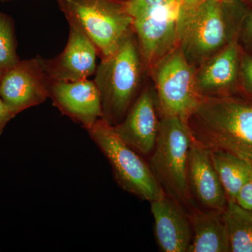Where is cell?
<instances>
[{
  "mask_svg": "<svg viewBox=\"0 0 252 252\" xmlns=\"http://www.w3.org/2000/svg\"><path fill=\"white\" fill-rule=\"evenodd\" d=\"M238 1L207 0L195 9L181 10L178 46L194 67L238 39L247 11L237 8Z\"/></svg>",
  "mask_w": 252,
  "mask_h": 252,
  "instance_id": "7a4b0ae2",
  "label": "cell"
},
{
  "mask_svg": "<svg viewBox=\"0 0 252 252\" xmlns=\"http://www.w3.org/2000/svg\"><path fill=\"white\" fill-rule=\"evenodd\" d=\"M17 46L14 20L0 12V69L6 70L19 62Z\"/></svg>",
  "mask_w": 252,
  "mask_h": 252,
  "instance_id": "d6986e66",
  "label": "cell"
},
{
  "mask_svg": "<svg viewBox=\"0 0 252 252\" xmlns=\"http://www.w3.org/2000/svg\"><path fill=\"white\" fill-rule=\"evenodd\" d=\"M206 1L207 0H181V4H182L181 10L182 11H186L195 9Z\"/></svg>",
  "mask_w": 252,
  "mask_h": 252,
  "instance_id": "d4e9b609",
  "label": "cell"
},
{
  "mask_svg": "<svg viewBox=\"0 0 252 252\" xmlns=\"http://www.w3.org/2000/svg\"><path fill=\"white\" fill-rule=\"evenodd\" d=\"M235 202L240 207L252 210V172L239 191Z\"/></svg>",
  "mask_w": 252,
  "mask_h": 252,
  "instance_id": "603a6c76",
  "label": "cell"
},
{
  "mask_svg": "<svg viewBox=\"0 0 252 252\" xmlns=\"http://www.w3.org/2000/svg\"><path fill=\"white\" fill-rule=\"evenodd\" d=\"M243 53L238 38L197 68L195 81L200 97H221L235 94L240 88Z\"/></svg>",
  "mask_w": 252,
  "mask_h": 252,
  "instance_id": "7c38bea8",
  "label": "cell"
},
{
  "mask_svg": "<svg viewBox=\"0 0 252 252\" xmlns=\"http://www.w3.org/2000/svg\"><path fill=\"white\" fill-rule=\"evenodd\" d=\"M113 127L119 137L137 153L142 157L151 155L158 135L160 114L150 77L124 119Z\"/></svg>",
  "mask_w": 252,
  "mask_h": 252,
  "instance_id": "9c48e42d",
  "label": "cell"
},
{
  "mask_svg": "<svg viewBox=\"0 0 252 252\" xmlns=\"http://www.w3.org/2000/svg\"><path fill=\"white\" fill-rule=\"evenodd\" d=\"M37 56L47 77L62 82L89 79L95 73L99 57L92 41L74 25H69L67 43L61 54L51 59Z\"/></svg>",
  "mask_w": 252,
  "mask_h": 252,
  "instance_id": "8fae6325",
  "label": "cell"
},
{
  "mask_svg": "<svg viewBox=\"0 0 252 252\" xmlns=\"http://www.w3.org/2000/svg\"><path fill=\"white\" fill-rule=\"evenodd\" d=\"M49 78L39 58L20 61L3 72L0 80V97L14 115L39 105L49 97Z\"/></svg>",
  "mask_w": 252,
  "mask_h": 252,
  "instance_id": "30bf717a",
  "label": "cell"
},
{
  "mask_svg": "<svg viewBox=\"0 0 252 252\" xmlns=\"http://www.w3.org/2000/svg\"><path fill=\"white\" fill-rule=\"evenodd\" d=\"M150 203L159 250L162 252H188L192 239L189 212L167 195Z\"/></svg>",
  "mask_w": 252,
  "mask_h": 252,
  "instance_id": "9a60e30c",
  "label": "cell"
},
{
  "mask_svg": "<svg viewBox=\"0 0 252 252\" xmlns=\"http://www.w3.org/2000/svg\"><path fill=\"white\" fill-rule=\"evenodd\" d=\"M196 68L179 46L164 56L147 74L153 83L160 117H177L187 122L201 97L197 90Z\"/></svg>",
  "mask_w": 252,
  "mask_h": 252,
  "instance_id": "52a82bcc",
  "label": "cell"
},
{
  "mask_svg": "<svg viewBox=\"0 0 252 252\" xmlns=\"http://www.w3.org/2000/svg\"><path fill=\"white\" fill-rule=\"evenodd\" d=\"M49 94L60 112L86 130L102 119L100 94L94 81L62 82L49 79Z\"/></svg>",
  "mask_w": 252,
  "mask_h": 252,
  "instance_id": "4fadbf2b",
  "label": "cell"
},
{
  "mask_svg": "<svg viewBox=\"0 0 252 252\" xmlns=\"http://www.w3.org/2000/svg\"><path fill=\"white\" fill-rule=\"evenodd\" d=\"M240 89L252 96V55L245 51L241 61Z\"/></svg>",
  "mask_w": 252,
  "mask_h": 252,
  "instance_id": "ffe728a7",
  "label": "cell"
},
{
  "mask_svg": "<svg viewBox=\"0 0 252 252\" xmlns=\"http://www.w3.org/2000/svg\"><path fill=\"white\" fill-rule=\"evenodd\" d=\"M188 182L198 209L223 212L228 198L212 163L210 150L193 139L189 152Z\"/></svg>",
  "mask_w": 252,
  "mask_h": 252,
  "instance_id": "5bb4252c",
  "label": "cell"
},
{
  "mask_svg": "<svg viewBox=\"0 0 252 252\" xmlns=\"http://www.w3.org/2000/svg\"><path fill=\"white\" fill-rule=\"evenodd\" d=\"M181 9V0H167L134 18L132 28L147 73L178 46Z\"/></svg>",
  "mask_w": 252,
  "mask_h": 252,
  "instance_id": "ba28073f",
  "label": "cell"
},
{
  "mask_svg": "<svg viewBox=\"0 0 252 252\" xmlns=\"http://www.w3.org/2000/svg\"><path fill=\"white\" fill-rule=\"evenodd\" d=\"M219 1H223L225 3L234 2V1H238V0H219ZM241 1V0H240Z\"/></svg>",
  "mask_w": 252,
  "mask_h": 252,
  "instance_id": "484cf974",
  "label": "cell"
},
{
  "mask_svg": "<svg viewBox=\"0 0 252 252\" xmlns=\"http://www.w3.org/2000/svg\"><path fill=\"white\" fill-rule=\"evenodd\" d=\"M166 1L167 0H128L129 10L134 19Z\"/></svg>",
  "mask_w": 252,
  "mask_h": 252,
  "instance_id": "44dd1931",
  "label": "cell"
},
{
  "mask_svg": "<svg viewBox=\"0 0 252 252\" xmlns=\"http://www.w3.org/2000/svg\"><path fill=\"white\" fill-rule=\"evenodd\" d=\"M16 117L11 109L0 97V135L3 133L8 123Z\"/></svg>",
  "mask_w": 252,
  "mask_h": 252,
  "instance_id": "cb8c5ba5",
  "label": "cell"
},
{
  "mask_svg": "<svg viewBox=\"0 0 252 252\" xmlns=\"http://www.w3.org/2000/svg\"><path fill=\"white\" fill-rule=\"evenodd\" d=\"M191 141L186 121L177 117H160L157 143L148 162L165 195L180 203L189 214L198 208L188 182Z\"/></svg>",
  "mask_w": 252,
  "mask_h": 252,
  "instance_id": "277c9868",
  "label": "cell"
},
{
  "mask_svg": "<svg viewBox=\"0 0 252 252\" xmlns=\"http://www.w3.org/2000/svg\"><path fill=\"white\" fill-rule=\"evenodd\" d=\"M224 220L233 252H252V210L228 200L223 210Z\"/></svg>",
  "mask_w": 252,
  "mask_h": 252,
  "instance_id": "ac0fdd59",
  "label": "cell"
},
{
  "mask_svg": "<svg viewBox=\"0 0 252 252\" xmlns=\"http://www.w3.org/2000/svg\"><path fill=\"white\" fill-rule=\"evenodd\" d=\"M241 1H246V2H248L249 4L252 6V0H241Z\"/></svg>",
  "mask_w": 252,
  "mask_h": 252,
  "instance_id": "4316f807",
  "label": "cell"
},
{
  "mask_svg": "<svg viewBox=\"0 0 252 252\" xmlns=\"http://www.w3.org/2000/svg\"><path fill=\"white\" fill-rule=\"evenodd\" d=\"M3 72L4 71L1 70V69H0V80H1V76H2Z\"/></svg>",
  "mask_w": 252,
  "mask_h": 252,
  "instance_id": "83f0119b",
  "label": "cell"
},
{
  "mask_svg": "<svg viewBox=\"0 0 252 252\" xmlns=\"http://www.w3.org/2000/svg\"><path fill=\"white\" fill-rule=\"evenodd\" d=\"M87 132L107 158L116 182L123 190L149 203L166 195L148 162L119 137L112 126L100 119Z\"/></svg>",
  "mask_w": 252,
  "mask_h": 252,
  "instance_id": "8992f818",
  "label": "cell"
},
{
  "mask_svg": "<svg viewBox=\"0 0 252 252\" xmlns=\"http://www.w3.org/2000/svg\"><path fill=\"white\" fill-rule=\"evenodd\" d=\"M69 25L89 36L104 59L133 31L128 0H56Z\"/></svg>",
  "mask_w": 252,
  "mask_h": 252,
  "instance_id": "5b68a950",
  "label": "cell"
},
{
  "mask_svg": "<svg viewBox=\"0 0 252 252\" xmlns=\"http://www.w3.org/2000/svg\"><path fill=\"white\" fill-rule=\"evenodd\" d=\"M222 213L197 208L189 214L192 239L188 252H231Z\"/></svg>",
  "mask_w": 252,
  "mask_h": 252,
  "instance_id": "2e32d148",
  "label": "cell"
},
{
  "mask_svg": "<svg viewBox=\"0 0 252 252\" xmlns=\"http://www.w3.org/2000/svg\"><path fill=\"white\" fill-rule=\"evenodd\" d=\"M212 163L228 200H235L252 172V164L222 150L210 151Z\"/></svg>",
  "mask_w": 252,
  "mask_h": 252,
  "instance_id": "e0dca14e",
  "label": "cell"
},
{
  "mask_svg": "<svg viewBox=\"0 0 252 252\" xmlns=\"http://www.w3.org/2000/svg\"><path fill=\"white\" fill-rule=\"evenodd\" d=\"M192 139L252 164V100L235 94L201 97L187 121Z\"/></svg>",
  "mask_w": 252,
  "mask_h": 252,
  "instance_id": "6da1fadb",
  "label": "cell"
},
{
  "mask_svg": "<svg viewBox=\"0 0 252 252\" xmlns=\"http://www.w3.org/2000/svg\"><path fill=\"white\" fill-rule=\"evenodd\" d=\"M94 74L102 119L111 126H117L125 117L148 77L134 31L114 54L101 59Z\"/></svg>",
  "mask_w": 252,
  "mask_h": 252,
  "instance_id": "3957f363",
  "label": "cell"
},
{
  "mask_svg": "<svg viewBox=\"0 0 252 252\" xmlns=\"http://www.w3.org/2000/svg\"><path fill=\"white\" fill-rule=\"evenodd\" d=\"M239 41H242L246 48L252 51V10L247 11L244 16Z\"/></svg>",
  "mask_w": 252,
  "mask_h": 252,
  "instance_id": "7402d4cb",
  "label": "cell"
}]
</instances>
